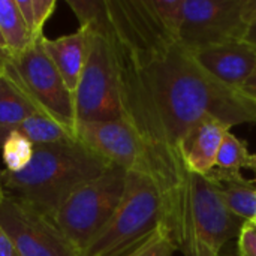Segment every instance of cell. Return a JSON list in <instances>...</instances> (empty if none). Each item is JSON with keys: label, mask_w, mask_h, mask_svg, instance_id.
I'll return each instance as SVG.
<instances>
[{"label": "cell", "mask_w": 256, "mask_h": 256, "mask_svg": "<svg viewBox=\"0 0 256 256\" xmlns=\"http://www.w3.org/2000/svg\"><path fill=\"white\" fill-rule=\"evenodd\" d=\"M0 32L9 57L21 54L32 42L16 0H0Z\"/></svg>", "instance_id": "18"}, {"label": "cell", "mask_w": 256, "mask_h": 256, "mask_svg": "<svg viewBox=\"0 0 256 256\" xmlns=\"http://www.w3.org/2000/svg\"><path fill=\"white\" fill-rule=\"evenodd\" d=\"M219 256H240L238 255V252H237V248L236 249H222V252H220V255Z\"/></svg>", "instance_id": "29"}, {"label": "cell", "mask_w": 256, "mask_h": 256, "mask_svg": "<svg viewBox=\"0 0 256 256\" xmlns=\"http://www.w3.org/2000/svg\"><path fill=\"white\" fill-rule=\"evenodd\" d=\"M242 92L246 93L249 98H252L254 100H256V72L246 81V84L242 87Z\"/></svg>", "instance_id": "26"}, {"label": "cell", "mask_w": 256, "mask_h": 256, "mask_svg": "<svg viewBox=\"0 0 256 256\" xmlns=\"http://www.w3.org/2000/svg\"><path fill=\"white\" fill-rule=\"evenodd\" d=\"M16 4L28 28L30 42L33 44L42 39L45 36L44 27L50 20V16L52 15L57 2L56 0H16Z\"/></svg>", "instance_id": "20"}, {"label": "cell", "mask_w": 256, "mask_h": 256, "mask_svg": "<svg viewBox=\"0 0 256 256\" xmlns=\"http://www.w3.org/2000/svg\"><path fill=\"white\" fill-rule=\"evenodd\" d=\"M16 130L22 134L34 147L76 140L75 130L69 129L68 126L40 111L30 114Z\"/></svg>", "instance_id": "16"}, {"label": "cell", "mask_w": 256, "mask_h": 256, "mask_svg": "<svg viewBox=\"0 0 256 256\" xmlns=\"http://www.w3.org/2000/svg\"><path fill=\"white\" fill-rule=\"evenodd\" d=\"M147 3L162 26L178 36L183 22V0H147Z\"/></svg>", "instance_id": "21"}, {"label": "cell", "mask_w": 256, "mask_h": 256, "mask_svg": "<svg viewBox=\"0 0 256 256\" xmlns=\"http://www.w3.org/2000/svg\"><path fill=\"white\" fill-rule=\"evenodd\" d=\"M250 154L246 141L228 132L216 158L214 168L207 174L213 182H243L242 170H249Z\"/></svg>", "instance_id": "15"}, {"label": "cell", "mask_w": 256, "mask_h": 256, "mask_svg": "<svg viewBox=\"0 0 256 256\" xmlns=\"http://www.w3.org/2000/svg\"><path fill=\"white\" fill-rule=\"evenodd\" d=\"M249 170H254V171H256V153H254V154H250Z\"/></svg>", "instance_id": "30"}, {"label": "cell", "mask_w": 256, "mask_h": 256, "mask_svg": "<svg viewBox=\"0 0 256 256\" xmlns=\"http://www.w3.org/2000/svg\"><path fill=\"white\" fill-rule=\"evenodd\" d=\"M0 256H21L18 254L15 244L8 237V234L0 226Z\"/></svg>", "instance_id": "25"}, {"label": "cell", "mask_w": 256, "mask_h": 256, "mask_svg": "<svg viewBox=\"0 0 256 256\" xmlns=\"http://www.w3.org/2000/svg\"><path fill=\"white\" fill-rule=\"evenodd\" d=\"M126 182L128 171L110 166L96 178L75 189L52 213V220L80 254L117 210L124 195Z\"/></svg>", "instance_id": "5"}, {"label": "cell", "mask_w": 256, "mask_h": 256, "mask_svg": "<svg viewBox=\"0 0 256 256\" xmlns=\"http://www.w3.org/2000/svg\"><path fill=\"white\" fill-rule=\"evenodd\" d=\"M110 166L78 140L39 146L27 168L20 172L3 170V190L52 216L75 189Z\"/></svg>", "instance_id": "2"}, {"label": "cell", "mask_w": 256, "mask_h": 256, "mask_svg": "<svg viewBox=\"0 0 256 256\" xmlns=\"http://www.w3.org/2000/svg\"><path fill=\"white\" fill-rule=\"evenodd\" d=\"M212 180V178H210ZM213 182V180H212ZM225 206L244 222L256 220V182H213Z\"/></svg>", "instance_id": "17"}, {"label": "cell", "mask_w": 256, "mask_h": 256, "mask_svg": "<svg viewBox=\"0 0 256 256\" xmlns=\"http://www.w3.org/2000/svg\"><path fill=\"white\" fill-rule=\"evenodd\" d=\"M2 174H3V168H0V195L4 194V190H3V178H2Z\"/></svg>", "instance_id": "32"}, {"label": "cell", "mask_w": 256, "mask_h": 256, "mask_svg": "<svg viewBox=\"0 0 256 256\" xmlns=\"http://www.w3.org/2000/svg\"><path fill=\"white\" fill-rule=\"evenodd\" d=\"M75 136L108 165L152 177L146 147L124 118L76 122Z\"/></svg>", "instance_id": "10"}, {"label": "cell", "mask_w": 256, "mask_h": 256, "mask_svg": "<svg viewBox=\"0 0 256 256\" xmlns=\"http://www.w3.org/2000/svg\"><path fill=\"white\" fill-rule=\"evenodd\" d=\"M254 224H255V225H256V220H255V222H254Z\"/></svg>", "instance_id": "33"}, {"label": "cell", "mask_w": 256, "mask_h": 256, "mask_svg": "<svg viewBox=\"0 0 256 256\" xmlns=\"http://www.w3.org/2000/svg\"><path fill=\"white\" fill-rule=\"evenodd\" d=\"M0 226L21 256H80L50 214L16 196L0 195Z\"/></svg>", "instance_id": "8"}, {"label": "cell", "mask_w": 256, "mask_h": 256, "mask_svg": "<svg viewBox=\"0 0 256 256\" xmlns=\"http://www.w3.org/2000/svg\"><path fill=\"white\" fill-rule=\"evenodd\" d=\"M237 252L240 256H256V225L244 222L237 242Z\"/></svg>", "instance_id": "23"}, {"label": "cell", "mask_w": 256, "mask_h": 256, "mask_svg": "<svg viewBox=\"0 0 256 256\" xmlns=\"http://www.w3.org/2000/svg\"><path fill=\"white\" fill-rule=\"evenodd\" d=\"M160 230H165V213L154 180L142 172H128L117 210L80 256H129Z\"/></svg>", "instance_id": "3"}, {"label": "cell", "mask_w": 256, "mask_h": 256, "mask_svg": "<svg viewBox=\"0 0 256 256\" xmlns=\"http://www.w3.org/2000/svg\"><path fill=\"white\" fill-rule=\"evenodd\" d=\"M194 56L212 76L238 90L256 72V48L244 39L204 48Z\"/></svg>", "instance_id": "11"}, {"label": "cell", "mask_w": 256, "mask_h": 256, "mask_svg": "<svg viewBox=\"0 0 256 256\" xmlns=\"http://www.w3.org/2000/svg\"><path fill=\"white\" fill-rule=\"evenodd\" d=\"M36 106L4 75L0 74V148L6 136L15 132Z\"/></svg>", "instance_id": "14"}, {"label": "cell", "mask_w": 256, "mask_h": 256, "mask_svg": "<svg viewBox=\"0 0 256 256\" xmlns=\"http://www.w3.org/2000/svg\"><path fill=\"white\" fill-rule=\"evenodd\" d=\"M90 30L80 27L76 32L56 39H46L44 36L42 45L62 75L68 88L74 93L81 78L87 54H88Z\"/></svg>", "instance_id": "13"}, {"label": "cell", "mask_w": 256, "mask_h": 256, "mask_svg": "<svg viewBox=\"0 0 256 256\" xmlns=\"http://www.w3.org/2000/svg\"><path fill=\"white\" fill-rule=\"evenodd\" d=\"M82 27H99L110 39L123 118L146 147L150 176L164 201L165 230L178 249L188 134L207 116L231 128L256 123V100L204 70L147 0H102Z\"/></svg>", "instance_id": "1"}, {"label": "cell", "mask_w": 256, "mask_h": 256, "mask_svg": "<svg viewBox=\"0 0 256 256\" xmlns=\"http://www.w3.org/2000/svg\"><path fill=\"white\" fill-rule=\"evenodd\" d=\"M231 132V126L214 118H201L188 134L183 142V160L189 172L207 176L216 164L219 148Z\"/></svg>", "instance_id": "12"}, {"label": "cell", "mask_w": 256, "mask_h": 256, "mask_svg": "<svg viewBox=\"0 0 256 256\" xmlns=\"http://www.w3.org/2000/svg\"><path fill=\"white\" fill-rule=\"evenodd\" d=\"M87 28L88 54L74 92L76 122L123 118L112 46L102 28Z\"/></svg>", "instance_id": "7"}, {"label": "cell", "mask_w": 256, "mask_h": 256, "mask_svg": "<svg viewBox=\"0 0 256 256\" xmlns=\"http://www.w3.org/2000/svg\"><path fill=\"white\" fill-rule=\"evenodd\" d=\"M244 220L224 202L216 184L189 172L183 194L178 249L184 256H219L224 246L238 237Z\"/></svg>", "instance_id": "4"}, {"label": "cell", "mask_w": 256, "mask_h": 256, "mask_svg": "<svg viewBox=\"0 0 256 256\" xmlns=\"http://www.w3.org/2000/svg\"><path fill=\"white\" fill-rule=\"evenodd\" d=\"M244 40L256 48V24H252V26L248 28L246 36H244Z\"/></svg>", "instance_id": "27"}, {"label": "cell", "mask_w": 256, "mask_h": 256, "mask_svg": "<svg viewBox=\"0 0 256 256\" xmlns=\"http://www.w3.org/2000/svg\"><path fill=\"white\" fill-rule=\"evenodd\" d=\"M9 58H10V57H9V54H8L4 50H2V48H0V72L4 69V66L8 64Z\"/></svg>", "instance_id": "28"}, {"label": "cell", "mask_w": 256, "mask_h": 256, "mask_svg": "<svg viewBox=\"0 0 256 256\" xmlns=\"http://www.w3.org/2000/svg\"><path fill=\"white\" fill-rule=\"evenodd\" d=\"M242 16L248 27L256 24V0H244L242 8Z\"/></svg>", "instance_id": "24"}, {"label": "cell", "mask_w": 256, "mask_h": 256, "mask_svg": "<svg viewBox=\"0 0 256 256\" xmlns=\"http://www.w3.org/2000/svg\"><path fill=\"white\" fill-rule=\"evenodd\" d=\"M244 0H183L178 39L190 51L243 40L248 26L242 16Z\"/></svg>", "instance_id": "9"}, {"label": "cell", "mask_w": 256, "mask_h": 256, "mask_svg": "<svg viewBox=\"0 0 256 256\" xmlns=\"http://www.w3.org/2000/svg\"><path fill=\"white\" fill-rule=\"evenodd\" d=\"M174 250H177L176 243L166 230H160L156 236H153L147 243H144L129 256H172Z\"/></svg>", "instance_id": "22"}, {"label": "cell", "mask_w": 256, "mask_h": 256, "mask_svg": "<svg viewBox=\"0 0 256 256\" xmlns=\"http://www.w3.org/2000/svg\"><path fill=\"white\" fill-rule=\"evenodd\" d=\"M34 153V146L18 130L9 134L2 144L0 154L8 172H20L28 166Z\"/></svg>", "instance_id": "19"}, {"label": "cell", "mask_w": 256, "mask_h": 256, "mask_svg": "<svg viewBox=\"0 0 256 256\" xmlns=\"http://www.w3.org/2000/svg\"><path fill=\"white\" fill-rule=\"evenodd\" d=\"M42 39L30 44L21 54L10 57L0 74L9 78L30 99L38 111L48 114L75 130L74 93L68 88L46 54Z\"/></svg>", "instance_id": "6"}, {"label": "cell", "mask_w": 256, "mask_h": 256, "mask_svg": "<svg viewBox=\"0 0 256 256\" xmlns=\"http://www.w3.org/2000/svg\"><path fill=\"white\" fill-rule=\"evenodd\" d=\"M0 48L6 51V44H4V39H3V34H2V32H0ZM6 52H8V51H6Z\"/></svg>", "instance_id": "31"}]
</instances>
